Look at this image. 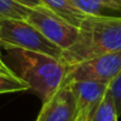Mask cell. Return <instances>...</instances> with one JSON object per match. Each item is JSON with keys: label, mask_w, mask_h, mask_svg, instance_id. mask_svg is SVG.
Wrapping results in <instances>:
<instances>
[{"label": "cell", "mask_w": 121, "mask_h": 121, "mask_svg": "<svg viewBox=\"0 0 121 121\" xmlns=\"http://www.w3.org/2000/svg\"><path fill=\"white\" fill-rule=\"evenodd\" d=\"M120 50L121 16H88L78 27L76 42L64 51L63 59L73 65Z\"/></svg>", "instance_id": "obj_1"}, {"label": "cell", "mask_w": 121, "mask_h": 121, "mask_svg": "<svg viewBox=\"0 0 121 121\" xmlns=\"http://www.w3.org/2000/svg\"><path fill=\"white\" fill-rule=\"evenodd\" d=\"M11 53L17 64V75L29 86V90L38 95L42 102L64 86L69 70V64L64 59L25 50H11Z\"/></svg>", "instance_id": "obj_2"}, {"label": "cell", "mask_w": 121, "mask_h": 121, "mask_svg": "<svg viewBox=\"0 0 121 121\" xmlns=\"http://www.w3.org/2000/svg\"><path fill=\"white\" fill-rule=\"evenodd\" d=\"M0 46L7 50L39 52L58 59H63L64 53L26 20L17 19H0Z\"/></svg>", "instance_id": "obj_3"}, {"label": "cell", "mask_w": 121, "mask_h": 121, "mask_svg": "<svg viewBox=\"0 0 121 121\" xmlns=\"http://www.w3.org/2000/svg\"><path fill=\"white\" fill-rule=\"evenodd\" d=\"M25 20L63 51L68 50L78 37V27L62 19L46 6L30 7Z\"/></svg>", "instance_id": "obj_4"}, {"label": "cell", "mask_w": 121, "mask_h": 121, "mask_svg": "<svg viewBox=\"0 0 121 121\" xmlns=\"http://www.w3.org/2000/svg\"><path fill=\"white\" fill-rule=\"evenodd\" d=\"M121 70V50L103 53L69 65L64 86L73 81L91 80L110 82Z\"/></svg>", "instance_id": "obj_5"}, {"label": "cell", "mask_w": 121, "mask_h": 121, "mask_svg": "<svg viewBox=\"0 0 121 121\" xmlns=\"http://www.w3.org/2000/svg\"><path fill=\"white\" fill-rule=\"evenodd\" d=\"M78 109L75 96L68 84L60 87L43 102L36 121H77Z\"/></svg>", "instance_id": "obj_6"}, {"label": "cell", "mask_w": 121, "mask_h": 121, "mask_svg": "<svg viewBox=\"0 0 121 121\" xmlns=\"http://www.w3.org/2000/svg\"><path fill=\"white\" fill-rule=\"evenodd\" d=\"M78 109V119L89 121L97 106L109 90V83L102 81L81 80L68 83Z\"/></svg>", "instance_id": "obj_7"}, {"label": "cell", "mask_w": 121, "mask_h": 121, "mask_svg": "<svg viewBox=\"0 0 121 121\" xmlns=\"http://www.w3.org/2000/svg\"><path fill=\"white\" fill-rule=\"evenodd\" d=\"M87 16H121V0H70Z\"/></svg>", "instance_id": "obj_8"}, {"label": "cell", "mask_w": 121, "mask_h": 121, "mask_svg": "<svg viewBox=\"0 0 121 121\" xmlns=\"http://www.w3.org/2000/svg\"><path fill=\"white\" fill-rule=\"evenodd\" d=\"M42 1L49 10L76 27H80L82 22L88 17L81 12L70 0H42Z\"/></svg>", "instance_id": "obj_9"}, {"label": "cell", "mask_w": 121, "mask_h": 121, "mask_svg": "<svg viewBox=\"0 0 121 121\" xmlns=\"http://www.w3.org/2000/svg\"><path fill=\"white\" fill-rule=\"evenodd\" d=\"M117 117L119 114L115 107V102L108 90L101 103L93 113L89 121H117Z\"/></svg>", "instance_id": "obj_10"}, {"label": "cell", "mask_w": 121, "mask_h": 121, "mask_svg": "<svg viewBox=\"0 0 121 121\" xmlns=\"http://www.w3.org/2000/svg\"><path fill=\"white\" fill-rule=\"evenodd\" d=\"M30 7L17 0H0V19L25 20Z\"/></svg>", "instance_id": "obj_11"}, {"label": "cell", "mask_w": 121, "mask_h": 121, "mask_svg": "<svg viewBox=\"0 0 121 121\" xmlns=\"http://www.w3.org/2000/svg\"><path fill=\"white\" fill-rule=\"evenodd\" d=\"M29 90V86L19 76L0 75V95Z\"/></svg>", "instance_id": "obj_12"}, {"label": "cell", "mask_w": 121, "mask_h": 121, "mask_svg": "<svg viewBox=\"0 0 121 121\" xmlns=\"http://www.w3.org/2000/svg\"><path fill=\"white\" fill-rule=\"evenodd\" d=\"M109 93L115 102V107L120 116L121 115V70L109 82Z\"/></svg>", "instance_id": "obj_13"}, {"label": "cell", "mask_w": 121, "mask_h": 121, "mask_svg": "<svg viewBox=\"0 0 121 121\" xmlns=\"http://www.w3.org/2000/svg\"><path fill=\"white\" fill-rule=\"evenodd\" d=\"M0 75H5V76H18L16 74V71H13L1 58V55H0Z\"/></svg>", "instance_id": "obj_14"}, {"label": "cell", "mask_w": 121, "mask_h": 121, "mask_svg": "<svg viewBox=\"0 0 121 121\" xmlns=\"http://www.w3.org/2000/svg\"><path fill=\"white\" fill-rule=\"evenodd\" d=\"M18 3L27 6V7H37V6H45L42 0H17Z\"/></svg>", "instance_id": "obj_15"}, {"label": "cell", "mask_w": 121, "mask_h": 121, "mask_svg": "<svg viewBox=\"0 0 121 121\" xmlns=\"http://www.w3.org/2000/svg\"><path fill=\"white\" fill-rule=\"evenodd\" d=\"M77 121H86V120H81V119H78V120H77Z\"/></svg>", "instance_id": "obj_16"}]
</instances>
